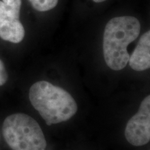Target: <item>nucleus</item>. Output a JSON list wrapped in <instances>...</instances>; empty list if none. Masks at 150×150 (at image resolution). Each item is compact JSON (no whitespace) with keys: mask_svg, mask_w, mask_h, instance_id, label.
Listing matches in <instances>:
<instances>
[{"mask_svg":"<svg viewBox=\"0 0 150 150\" xmlns=\"http://www.w3.org/2000/svg\"><path fill=\"white\" fill-rule=\"evenodd\" d=\"M8 79V74L3 62L0 60V86H2Z\"/></svg>","mask_w":150,"mask_h":150,"instance_id":"6e6552de","label":"nucleus"},{"mask_svg":"<svg viewBox=\"0 0 150 150\" xmlns=\"http://www.w3.org/2000/svg\"><path fill=\"white\" fill-rule=\"evenodd\" d=\"M93 1L96 3H100V2H103V1H106V0H93Z\"/></svg>","mask_w":150,"mask_h":150,"instance_id":"1a4fd4ad","label":"nucleus"},{"mask_svg":"<svg viewBox=\"0 0 150 150\" xmlns=\"http://www.w3.org/2000/svg\"><path fill=\"white\" fill-rule=\"evenodd\" d=\"M29 99L47 125L68 120L77 111V105L70 93L45 81L32 85Z\"/></svg>","mask_w":150,"mask_h":150,"instance_id":"f03ea898","label":"nucleus"},{"mask_svg":"<svg viewBox=\"0 0 150 150\" xmlns=\"http://www.w3.org/2000/svg\"><path fill=\"white\" fill-rule=\"evenodd\" d=\"M2 132L13 150H45L47 142L38 123L24 113H15L4 121Z\"/></svg>","mask_w":150,"mask_h":150,"instance_id":"7ed1b4c3","label":"nucleus"},{"mask_svg":"<svg viewBox=\"0 0 150 150\" xmlns=\"http://www.w3.org/2000/svg\"><path fill=\"white\" fill-rule=\"evenodd\" d=\"M22 0L0 1V38L6 41L19 43L25 35L20 20Z\"/></svg>","mask_w":150,"mask_h":150,"instance_id":"20e7f679","label":"nucleus"},{"mask_svg":"<svg viewBox=\"0 0 150 150\" xmlns=\"http://www.w3.org/2000/svg\"><path fill=\"white\" fill-rule=\"evenodd\" d=\"M35 10L45 12L55 8L59 0H29Z\"/></svg>","mask_w":150,"mask_h":150,"instance_id":"0eeeda50","label":"nucleus"},{"mask_svg":"<svg viewBox=\"0 0 150 150\" xmlns=\"http://www.w3.org/2000/svg\"><path fill=\"white\" fill-rule=\"evenodd\" d=\"M127 141L134 146H142L150 140V96L142 100L137 113L129 120L125 128Z\"/></svg>","mask_w":150,"mask_h":150,"instance_id":"39448f33","label":"nucleus"},{"mask_svg":"<svg viewBox=\"0 0 150 150\" xmlns=\"http://www.w3.org/2000/svg\"><path fill=\"white\" fill-rule=\"evenodd\" d=\"M129 65L136 71H143L150 67V31L142 35L134 52L129 56Z\"/></svg>","mask_w":150,"mask_h":150,"instance_id":"423d86ee","label":"nucleus"},{"mask_svg":"<svg viewBox=\"0 0 150 150\" xmlns=\"http://www.w3.org/2000/svg\"><path fill=\"white\" fill-rule=\"evenodd\" d=\"M140 22L135 17H116L110 20L105 27L103 52L106 65L113 70H121L129 62L127 46L140 34Z\"/></svg>","mask_w":150,"mask_h":150,"instance_id":"f257e3e1","label":"nucleus"}]
</instances>
